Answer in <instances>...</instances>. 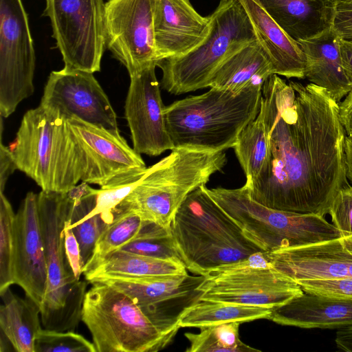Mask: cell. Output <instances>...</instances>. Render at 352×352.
I'll return each instance as SVG.
<instances>
[{
	"label": "cell",
	"mask_w": 352,
	"mask_h": 352,
	"mask_svg": "<svg viewBox=\"0 0 352 352\" xmlns=\"http://www.w3.org/2000/svg\"><path fill=\"white\" fill-rule=\"evenodd\" d=\"M293 39L316 36L333 27L339 0H257Z\"/></svg>",
	"instance_id": "24"
},
{
	"label": "cell",
	"mask_w": 352,
	"mask_h": 352,
	"mask_svg": "<svg viewBox=\"0 0 352 352\" xmlns=\"http://www.w3.org/2000/svg\"><path fill=\"white\" fill-rule=\"evenodd\" d=\"M37 196L28 192L15 214L13 275L14 284L41 309L47 287V271Z\"/></svg>",
	"instance_id": "19"
},
{
	"label": "cell",
	"mask_w": 352,
	"mask_h": 352,
	"mask_svg": "<svg viewBox=\"0 0 352 352\" xmlns=\"http://www.w3.org/2000/svg\"><path fill=\"white\" fill-rule=\"evenodd\" d=\"M37 203L47 271L41 323L45 329L74 331L81 320L87 282L75 277L64 248L63 230L72 200L68 192L41 190Z\"/></svg>",
	"instance_id": "6"
},
{
	"label": "cell",
	"mask_w": 352,
	"mask_h": 352,
	"mask_svg": "<svg viewBox=\"0 0 352 352\" xmlns=\"http://www.w3.org/2000/svg\"><path fill=\"white\" fill-rule=\"evenodd\" d=\"M225 152L175 148L148 167L133 190L115 210H130L143 221L170 228L173 219L186 197L206 185L226 164Z\"/></svg>",
	"instance_id": "5"
},
{
	"label": "cell",
	"mask_w": 352,
	"mask_h": 352,
	"mask_svg": "<svg viewBox=\"0 0 352 352\" xmlns=\"http://www.w3.org/2000/svg\"><path fill=\"white\" fill-rule=\"evenodd\" d=\"M156 0H109L105 3L106 47L129 76L157 63L154 38Z\"/></svg>",
	"instance_id": "14"
},
{
	"label": "cell",
	"mask_w": 352,
	"mask_h": 352,
	"mask_svg": "<svg viewBox=\"0 0 352 352\" xmlns=\"http://www.w3.org/2000/svg\"><path fill=\"white\" fill-rule=\"evenodd\" d=\"M44 14L65 67L94 73L100 70L106 46L103 0H45Z\"/></svg>",
	"instance_id": "11"
},
{
	"label": "cell",
	"mask_w": 352,
	"mask_h": 352,
	"mask_svg": "<svg viewBox=\"0 0 352 352\" xmlns=\"http://www.w3.org/2000/svg\"><path fill=\"white\" fill-rule=\"evenodd\" d=\"M335 341L340 349L352 352V325L338 329Z\"/></svg>",
	"instance_id": "43"
},
{
	"label": "cell",
	"mask_w": 352,
	"mask_h": 352,
	"mask_svg": "<svg viewBox=\"0 0 352 352\" xmlns=\"http://www.w3.org/2000/svg\"><path fill=\"white\" fill-rule=\"evenodd\" d=\"M35 52L22 0H0V114L8 118L34 92Z\"/></svg>",
	"instance_id": "13"
},
{
	"label": "cell",
	"mask_w": 352,
	"mask_h": 352,
	"mask_svg": "<svg viewBox=\"0 0 352 352\" xmlns=\"http://www.w3.org/2000/svg\"><path fill=\"white\" fill-rule=\"evenodd\" d=\"M269 320L303 329H339L352 325V297L304 292L272 309Z\"/></svg>",
	"instance_id": "21"
},
{
	"label": "cell",
	"mask_w": 352,
	"mask_h": 352,
	"mask_svg": "<svg viewBox=\"0 0 352 352\" xmlns=\"http://www.w3.org/2000/svg\"><path fill=\"white\" fill-rule=\"evenodd\" d=\"M65 252L75 277L80 280L82 270L80 262L79 243L73 232L65 222L63 230Z\"/></svg>",
	"instance_id": "39"
},
{
	"label": "cell",
	"mask_w": 352,
	"mask_h": 352,
	"mask_svg": "<svg viewBox=\"0 0 352 352\" xmlns=\"http://www.w3.org/2000/svg\"><path fill=\"white\" fill-rule=\"evenodd\" d=\"M263 251L210 271L198 287L201 300L274 309L304 293L268 262Z\"/></svg>",
	"instance_id": "10"
},
{
	"label": "cell",
	"mask_w": 352,
	"mask_h": 352,
	"mask_svg": "<svg viewBox=\"0 0 352 352\" xmlns=\"http://www.w3.org/2000/svg\"><path fill=\"white\" fill-rule=\"evenodd\" d=\"M343 148L346 177L352 183V133L345 135Z\"/></svg>",
	"instance_id": "44"
},
{
	"label": "cell",
	"mask_w": 352,
	"mask_h": 352,
	"mask_svg": "<svg viewBox=\"0 0 352 352\" xmlns=\"http://www.w3.org/2000/svg\"><path fill=\"white\" fill-rule=\"evenodd\" d=\"M272 309L219 301L199 300L187 308L182 315L181 327L201 328L221 323L250 322L269 319Z\"/></svg>",
	"instance_id": "28"
},
{
	"label": "cell",
	"mask_w": 352,
	"mask_h": 352,
	"mask_svg": "<svg viewBox=\"0 0 352 352\" xmlns=\"http://www.w3.org/2000/svg\"><path fill=\"white\" fill-rule=\"evenodd\" d=\"M153 63L130 76L125 117L133 149L140 154L157 156L175 147L168 133L160 84Z\"/></svg>",
	"instance_id": "16"
},
{
	"label": "cell",
	"mask_w": 352,
	"mask_h": 352,
	"mask_svg": "<svg viewBox=\"0 0 352 352\" xmlns=\"http://www.w3.org/2000/svg\"><path fill=\"white\" fill-rule=\"evenodd\" d=\"M333 28L341 38L352 41V0L338 1Z\"/></svg>",
	"instance_id": "38"
},
{
	"label": "cell",
	"mask_w": 352,
	"mask_h": 352,
	"mask_svg": "<svg viewBox=\"0 0 352 352\" xmlns=\"http://www.w3.org/2000/svg\"><path fill=\"white\" fill-rule=\"evenodd\" d=\"M15 213L11 204L0 192V295L14 284L13 258Z\"/></svg>",
	"instance_id": "34"
},
{
	"label": "cell",
	"mask_w": 352,
	"mask_h": 352,
	"mask_svg": "<svg viewBox=\"0 0 352 352\" xmlns=\"http://www.w3.org/2000/svg\"><path fill=\"white\" fill-rule=\"evenodd\" d=\"M340 40L331 27L316 36L298 41L305 57V78L323 88L338 103L352 90L342 65Z\"/></svg>",
	"instance_id": "23"
},
{
	"label": "cell",
	"mask_w": 352,
	"mask_h": 352,
	"mask_svg": "<svg viewBox=\"0 0 352 352\" xmlns=\"http://www.w3.org/2000/svg\"><path fill=\"white\" fill-rule=\"evenodd\" d=\"M233 148L245 174L246 181L252 182L270 157L269 138L261 111L239 133Z\"/></svg>",
	"instance_id": "29"
},
{
	"label": "cell",
	"mask_w": 352,
	"mask_h": 352,
	"mask_svg": "<svg viewBox=\"0 0 352 352\" xmlns=\"http://www.w3.org/2000/svg\"><path fill=\"white\" fill-rule=\"evenodd\" d=\"M154 38L157 62L182 56L199 45L210 29V16H203L190 0H156Z\"/></svg>",
	"instance_id": "20"
},
{
	"label": "cell",
	"mask_w": 352,
	"mask_h": 352,
	"mask_svg": "<svg viewBox=\"0 0 352 352\" xmlns=\"http://www.w3.org/2000/svg\"><path fill=\"white\" fill-rule=\"evenodd\" d=\"M3 303L0 307L1 333L17 352H34V343L41 326L40 307L25 296L21 298L10 288L1 295Z\"/></svg>",
	"instance_id": "26"
},
{
	"label": "cell",
	"mask_w": 352,
	"mask_h": 352,
	"mask_svg": "<svg viewBox=\"0 0 352 352\" xmlns=\"http://www.w3.org/2000/svg\"><path fill=\"white\" fill-rule=\"evenodd\" d=\"M170 231L186 270L197 275L206 276L212 270L263 251L210 196L206 185L186 197L173 219Z\"/></svg>",
	"instance_id": "3"
},
{
	"label": "cell",
	"mask_w": 352,
	"mask_h": 352,
	"mask_svg": "<svg viewBox=\"0 0 352 352\" xmlns=\"http://www.w3.org/2000/svg\"><path fill=\"white\" fill-rule=\"evenodd\" d=\"M3 120L1 119V146H0V192H3L9 177L17 169L8 146L2 143Z\"/></svg>",
	"instance_id": "40"
},
{
	"label": "cell",
	"mask_w": 352,
	"mask_h": 352,
	"mask_svg": "<svg viewBox=\"0 0 352 352\" xmlns=\"http://www.w3.org/2000/svg\"><path fill=\"white\" fill-rule=\"evenodd\" d=\"M210 196L247 238L264 252L309 245L347 234L323 216L268 208L252 199L245 184L238 188H208Z\"/></svg>",
	"instance_id": "7"
},
{
	"label": "cell",
	"mask_w": 352,
	"mask_h": 352,
	"mask_svg": "<svg viewBox=\"0 0 352 352\" xmlns=\"http://www.w3.org/2000/svg\"><path fill=\"white\" fill-rule=\"evenodd\" d=\"M328 214L332 223L341 232L352 234V186L347 185L340 189L333 198Z\"/></svg>",
	"instance_id": "36"
},
{
	"label": "cell",
	"mask_w": 352,
	"mask_h": 352,
	"mask_svg": "<svg viewBox=\"0 0 352 352\" xmlns=\"http://www.w3.org/2000/svg\"><path fill=\"white\" fill-rule=\"evenodd\" d=\"M274 74L272 63L257 40L227 58L214 74L210 87L240 93L263 87Z\"/></svg>",
	"instance_id": "25"
},
{
	"label": "cell",
	"mask_w": 352,
	"mask_h": 352,
	"mask_svg": "<svg viewBox=\"0 0 352 352\" xmlns=\"http://www.w3.org/2000/svg\"><path fill=\"white\" fill-rule=\"evenodd\" d=\"M210 29L206 39L182 56L157 62L162 72V87L180 95L210 87L222 63L256 37L250 18L238 0H220L209 16Z\"/></svg>",
	"instance_id": "8"
},
{
	"label": "cell",
	"mask_w": 352,
	"mask_h": 352,
	"mask_svg": "<svg viewBox=\"0 0 352 352\" xmlns=\"http://www.w3.org/2000/svg\"><path fill=\"white\" fill-rule=\"evenodd\" d=\"M91 284L81 320L97 352H156L170 343L130 296L105 283Z\"/></svg>",
	"instance_id": "9"
},
{
	"label": "cell",
	"mask_w": 352,
	"mask_h": 352,
	"mask_svg": "<svg viewBox=\"0 0 352 352\" xmlns=\"http://www.w3.org/2000/svg\"><path fill=\"white\" fill-rule=\"evenodd\" d=\"M8 148L17 169L43 191L67 192L85 179L86 157L56 110L39 104L28 111Z\"/></svg>",
	"instance_id": "2"
},
{
	"label": "cell",
	"mask_w": 352,
	"mask_h": 352,
	"mask_svg": "<svg viewBox=\"0 0 352 352\" xmlns=\"http://www.w3.org/2000/svg\"><path fill=\"white\" fill-rule=\"evenodd\" d=\"M204 277L188 273L151 277L104 276L88 282L105 283L130 296L160 332L173 340L183 313L200 300L203 293L197 288Z\"/></svg>",
	"instance_id": "12"
},
{
	"label": "cell",
	"mask_w": 352,
	"mask_h": 352,
	"mask_svg": "<svg viewBox=\"0 0 352 352\" xmlns=\"http://www.w3.org/2000/svg\"><path fill=\"white\" fill-rule=\"evenodd\" d=\"M340 52L342 67L352 87V41L340 38Z\"/></svg>",
	"instance_id": "41"
},
{
	"label": "cell",
	"mask_w": 352,
	"mask_h": 352,
	"mask_svg": "<svg viewBox=\"0 0 352 352\" xmlns=\"http://www.w3.org/2000/svg\"><path fill=\"white\" fill-rule=\"evenodd\" d=\"M147 168L118 177L97 189L95 208L86 217L100 214L110 224L113 220V211L117 206L133 190Z\"/></svg>",
	"instance_id": "33"
},
{
	"label": "cell",
	"mask_w": 352,
	"mask_h": 352,
	"mask_svg": "<svg viewBox=\"0 0 352 352\" xmlns=\"http://www.w3.org/2000/svg\"><path fill=\"white\" fill-rule=\"evenodd\" d=\"M262 89L252 87L235 94L210 87L201 95L165 107L174 147L214 152L233 148L239 133L259 113Z\"/></svg>",
	"instance_id": "4"
},
{
	"label": "cell",
	"mask_w": 352,
	"mask_h": 352,
	"mask_svg": "<svg viewBox=\"0 0 352 352\" xmlns=\"http://www.w3.org/2000/svg\"><path fill=\"white\" fill-rule=\"evenodd\" d=\"M263 254L273 267L296 283L352 278V234Z\"/></svg>",
	"instance_id": "18"
},
{
	"label": "cell",
	"mask_w": 352,
	"mask_h": 352,
	"mask_svg": "<svg viewBox=\"0 0 352 352\" xmlns=\"http://www.w3.org/2000/svg\"><path fill=\"white\" fill-rule=\"evenodd\" d=\"M239 322H230L200 328L198 333L187 332L190 342L186 352H261L243 343L239 338Z\"/></svg>",
	"instance_id": "31"
},
{
	"label": "cell",
	"mask_w": 352,
	"mask_h": 352,
	"mask_svg": "<svg viewBox=\"0 0 352 352\" xmlns=\"http://www.w3.org/2000/svg\"><path fill=\"white\" fill-rule=\"evenodd\" d=\"M121 250L143 256L182 262L176 250L170 228L144 221L139 233Z\"/></svg>",
	"instance_id": "32"
},
{
	"label": "cell",
	"mask_w": 352,
	"mask_h": 352,
	"mask_svg": "<svg viewBox=\"0 0 352 352\" xmlns=\"http://www.w3.org/2000/svg\"><path fill=\"white\" fill-rule=\"evenodd\" d=\"M67 121L86 157L87 172L83 182L101 187L118 177L147 168L141 154L129 145L119 131L75 118Z\"/></svg>",
	"instance_id": "17"
},
{
	"label": "cell",
	"mask_w": 352,
	"mask_h": 352,
	"mask_svg": "<svg viewBox=\"0 0 352 352\" xmlns=\"http://www.w3.org/2000/svg\"><path fill=\"white\" fill-rule=\"evenodd\" d=\"M187 273L184 264L118 250L107 256L90 272L84 274L86 280L104 276L151 277Z\"/></svg>",
	"instance_id": "27"
},
{
	"label": "cell",
	"mask_w": 352,
	"mask_h": 352,
	"mask_svg": "<svg viewBox=\"0 0 352 352\" xmlns=\"http://www.w3.org/2000/svg\"><path fill=\"white\" fill-rule=\"evenodd\" d=\"M245 10L256 40L268 56L274 74L287 78H305V57L298 42L290 37L257 0H238Z\"/></svg>",
	"instance_id": "22"
},
{
	"label": "cell",
	"mask_w": 352,
	"mask_h": 352,
	"mask_svg": "<svg viewBox=\"0 0 352 352\" xmlns=\"http://www.w3.org/2000/svg\"><path fill=\"white\" fill-rule=\"evenodd\" d=\"M296 283L309 294L352 297V278L302 280Z\"/></svg>",
	"instance_id": "37"
},
{
	"label": "cell",
	"mask_w": 352,
	"mask_h": 352,
	"mask_svg": "<svg viewBox=\"0 0 352 352\" xmlns=\"http://www.w3.org/2000/svg\"><path fill=\"white\" fill-rule=\"evenodd\" d=\"M341 122L346 134L352 133V90L339 103Z\"/></svg>",
	"instance_id": "42"
},
{
	"label": "cell",
	"mask_w": 352,
	"mask_h": 352,
	"mask_svg": "<svg viewBox=\"0 0 352 352\" xmlns=\"http://www.w3.org/2000/svg\"><path fill=\"white\" fill-rule=\"evenodd\" d=\"M260 111L270 157L258 175L245 182L251 198L272 209L324 217L349 185L339 103L313 83L287 84L273 74L263 86Z\"/></svg>",
	"instance_id": "1"
},
{
	"label": "cell",
	"mask_w": 352,
	"mask_h": 352,
	"mask_svg": "<svg viewBox=\"0 0 352 352\" xmlns=\"http://www.w3.org/2000/svg\"><path fill=\"white\" fill-rule=\"evenodd\" d=\"M40 104L57 111L66 120L119 131L116 112L93 73L65 67L52 72Z\"/></svg>",
	"instance_id": "15"
},
{
	"label": "cell",
	"mask_w": 352,
	"mask_h": 352,
	"mask_svg": "<svg viewBox=\"0 0 352 352\" xmlns=\"http://www.w3.org/2000/svg\"><path fill=\"white\" fill-rule=\"evenodd\" d=\"M34 352H97L93 342L72 331L41 329L36 338Z\"/></svg>",
	"instance_id": "35"
},
{
	"label": "cell",
	"mask_w": 352,
	"mask_h": 352,
	"mask_svg": "<svg viewBox=\"0 0 352 352\" xmlns=\"http://www.w3.org/2000/svg\"><path fill=\"white\" fill-rule=\"evenodd\" d=\"M143 223L142 218L132 211L114 210L113 220L99 237L82 273L90 272L107 256L128 243L139 233Z\"/></svg>",
	"instance_id": "30"
}]
</instances>
